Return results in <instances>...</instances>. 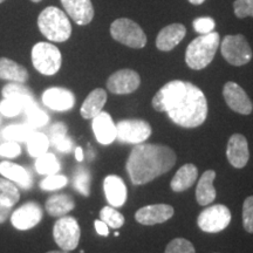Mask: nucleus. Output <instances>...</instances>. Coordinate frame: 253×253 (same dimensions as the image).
Wrapping results in <instances>:
<instances>
[{
	"label": "nucleus",
	"mask_w": 253,
	"mask_h": 253,
	"mask_svg": "<svg viewBox=\"0 0 253 253\" xmlns=\"http://www.w3.org/2000/svg\"><path fill=\"white\" fill-rule=\"evenodd\" d=\"M36 170L40 175H54L60 170V163L55 155L45 153L37 158Z\"/></svg>",
	"instance_id": "obj_32"
},
{
	"label": "nucleus",
	"mask_w": 253,
	"mask_h": 253,
	"mask_svg": "<svg viewBox=\"0 0 253 253\" xmlns=\"http://www.w3.org/2000/svg\"><path fill=\"white\" fill-rule=\"evenodd\" d=\"M9 214H11V208L0 203V224L5 223L9 217Z\"/></svg>",
	"instance_id": "obj_46"
},
{
	"label": "nucleus",
	"mask_w": 253,
	"mask_h": 253,
	"mask_svg": "<svg viewBox=\"0 0 253 253\" xmlns=\"http://www.w3.org/2000/svg\"><path fill=\"white\" fill-rule=\"evenodd\" d=\"M164 253H196V250L188 239L175 238L167 245Z\"/></svg>",
	"instance_id": "obj_35"
},
{
	"label": "nucleus",
	"mask_w": 253,
	"mask_h": 253,
	"mask_svg": "<svg viewBox=\"0 0 253 253\" xmlns=\"http://www.w3.org/2000/svg\"><path fill=\"white\" fill-rule=\"evenodd\" d=\"M153 129L144 120H122L116 125V138L128 144L143 143L150 137Z\"/></svg>",
	"instance_id": "obj_9"
},
{
	"label": "nucleus",
	"mask_w": 253,
	"mask_h": 253,
	"mask_svg": "<svg viewBox=\"0 0 253 253\" xmlns=\"http://www.w3.org/2000/svg\"><path fill=\"white\" fill-rule=\"evenodd\" d=\"M233 8H235V14L237 18H253V0H236L233 2Z\"/></svg>",
	"instance_id": "obj_40"
},
{
	"label": "nucleus",
	"mask_w": 253,
	"mask_h": 253,
	"mask_svg": "<svg viewBox=\"0 0 253 253\" xmlns=\"http://www.w3.org/2000/svg\"><path fill=\"white\" fill-rule=\"evenodd\" d=\"M177 156L167 145L140 143L131 150L126 163L129 178L134 185H143L171 170Z\"/></svg>",
	"instance_id": "obj_1"
},
{
	"label": "nucleus",
	"mask_w": 253,
	"mask_h": 253,
	"mask_svg": "<svg viewBox=\"0 0 253 253\" xmlns=\"http://www.w3.org/2000/svg\"><path fill=\"white\" fill-rule=\"evenodd\" d=\"M218 46H219V34L214 31L196 38L186 48V65L195 71L205 68L213 60Z\"/></svg>",
	"instance_id": "obj_3"
},
{
	"label": "nucleus",
	"mask_w": 253,
	"mask_h": 253,
	"mask_svg": "<svg viewBox=\"0 0 253 253\" xmlns=\"http://www.w3.org/2000/svg\"><path fill=\"white\" fill-rule=\"evenodd\" d=\"M32 1H33V2H39V1H41V0H32Z\"/></svg>",
	"instance_id": "obj_50"
},
{
	"label": "nucleus",
	"mask_w": 253,
	"mask_h": 253,
	"mask_svg": "<svg viewBox=\"0 0 253 253\" xmlns=\"http://www.w3.org/2000/svg\"><path fill=\"white\" fill-rule=\"evenodd\" d=\"M141 78L132 69H120L112 74L107 81V88L116 95L131 94L140 87Z\"/></svg>",
	"instance_id": "obj_12"
},
{
	"label": "nucleus",
	"mask_w": 253,
	"mask_h": 253,
	"mask_svg": "<svg viewBox=\"0 0 253 253\" xmlns=\"http://www.w3.org/2000/svg\"><path fill=\"white\" fill-rule=\"evenodd\" d=\"M75 158H77L78 162H82L84 158V150H82L81 147H78L77 149H75Z\"/></svg>",
	"instance_id": "obj_47"
},
{
	"label": "nucleus",
	"mask_w": 253,
	"mask_h": 253,
	"mask_svg": "<svg viewBox=\"0 0 253 253\" xmlns=\"http://www.w3.org/2000/svg\"><path fill=\"white\" fill-rule=\"evenodd\" d=\"M0 79L11 82L26 84L28 81V72L24 66L7 58H0Z\"/></svg>",
	"instance_id": "obj_27"
},
{
	"label": "nucleus",
	"mask_w": 253,
	"mask_h": 253,
	"mask_svg": "<svg viewBox=\"0 0 253 253\" xmlns=\"http://www.w3.org/2000/svg\"><path fill=\"white\" fill-rule=\"evenodd\" d=\"M63 8L78 25L84 26L94 18V7L90 0H61Z\"/></svg>",
	"instance_id": "obj_19"
},
{
	"label": "nucleus",
	"mask_w": 253,
	"mask_h": 253,
	"mask_svg": "<svg viewBox=\"0 0 253 253\" xmlns=\"http://www.w3.org/2000/svg\"><path fill=\"white\" fill-rule=\"evenodd\" d=\"M192 25H194L195 31L197 32V33L201 34V36L211 33V32L214 31V27H216V23H214L213 19L210 17H203V18L195 19Z\"/></svg>",
	"instance_id": "obj_41"
},
{
	"label": "nucleus",
	"mask_w": 253,
	"mask_h": 253,
	"mask_svg": "<svg viewBox=\"0 0 253 253\" xmlns=\"http://www.w3.org/2000/svg\"><path fill=\"white\" fill-rule=\"evenodd\" d=\"M94 225H95V230H96V232L99 233L100 236L107 237L109 235V227L106 223H104V221H102L101 219L95 220Z\"/></svg>",
	"instance_id": "obj_45"
},
{
	"label": "nucleus",
	"mask_w": 253,
	"mask_h": 253,
	"mask_svg": "<svg viewBox=\"0 0 253 253\" xmlns=\"http://www.w3.org/2000/svg\"><path fill=\"white\" fill-rule=\"evenodd\" d=\"M27 150L32 157L38 158L41 155L47 153L49 148L48 136L42 132L34 131L30 138L27 140Z\"/></svg>",
	"instance_id": "obj_30"
},
{
	"label": "nucleus",
	"mask_w": 253,
	"mask_h": 253,
	"mask_svg": "<svg viewBox=\"0 0 253 253\" xmlns=\"http://www.w3.org/2000/svg\"><path fill=\"white\" fill-rule=\"evenodd\" d=\"M90 184H91V176L90 172L84 168H79L77 171L73 175V185L80 192L81 195L88 196L90 195Z\"/></svg>",
	"instance_id": "obj_33"
},
{
	"label": "nucleus",
	"mask_w": 253,
	"mask_h": 253,
	"mask_svg": "<svg viewBox=\"0 0 253 253\" xmlns=\"http://www.w3.org/2000/svg\"><path fill=\"white\" fill-rule=\"evenodd\" d=\"M223 96L227 106L233 112L242 114V115H250L253 110L252 101L239 84L236 82H226L223 88Z\"/></svg>",
	"instance_id": "obj_13"
},
{
	"label": "nucleus",
	"mask_w": 253,
	"mask_h": 253,
	"mask_svg": "<svg viewBox=\"0 0 253 253\" xmlns=\"http://www.w3.org/2000/svg\"><path fill=\"white\" fill-rule=\"evenodd\" d=\"M198 178V169L195 164L186 163L178 169V171L172 177L171 190L175 192H183L195 184Z\"/></svg>",
	"instance_id": "obj_26"
},
{
	"label": "nucleus",
	"mask_w": 253,
	"mask_h": 253,
	"mask_svg": "<svg viewBox=\"0 0 253 253\" xmlns=\"http://www.w3.org/2000/svg\"><path fill=\"white\" fill-rule=\"evenodd\" d=\"M231 221L229 208L223 204L211 205L204 209L197 218L199 229L208 233H218L225 230Z\"/></svg>",
	"instance_id": "obj_10"
},
{
	"label": "nucleus",
	"mask_w": 253,
	"mask_h": 253,
	"mask_svg": "<svg viewBox=\"0 0 253 253\" xmlns=\"http://www.w3.org/2000/svg\"><path fill=\"white\" fill-rule=\"evenodd\" d=\"M5 1V0H0V4H1V2H4Z\"/></svg>",
	"instance_id": "obj_51"
},
{
	"label": "nucleus",
	"mask_w": 253,
	"mask_h": 253,
	"mask_svg": "<svg viewBox=\"0 0 253 253\" xmlns=\"http://www.w3.org/2000/svg\"><path fill=\"white\" fill-rule=\"evenodd\" d=\"M214 179H216L214 170H207L199 178L197 189H196V199L202 207H207L216 199L217 191L213 186Z\"/></svg>",
	"instance_id": "obj_24"
},
{
	"label": "nucleus",
	"mask_w": 253,
	"mask_h": 253,
	"mask_svg": "<svg viewBox=\"0 0 253 253\" xmlns=\"http://www.w3.org/2000/svg\"><path fill=\"white\" fill-rule=\"evenodd\" d=\"M220 52L223 58L230 65L244 66L249 63L252 59V49L250 47L248 40L242 34L237 36H226L221 41Z\"/></svg>",
	"instance_id": "obj_7"
},
{
	"label": "nucleus",
	"mask_w": 253,
	"mask_h": 253,
	"mask_svg": "<svg viewBox=\"0 0 253 253\" xmlns=\"http://www.w3.org/2000/svg\"><path fill=\"white\" fill-rule=\"evenodd\" d=\"M26 118H27V125L33 126V128H37V126H43L49 121L48 115H47L43 110L38 108V106L26 112Z\"/></svg>",
	"instance_id": "obj_37"
},
{
	"label": "nucleus",
	"mask_w": 253,
	"mask_h": 253,
	"mask_svg": "<svg viewBox=\"0 0 253 253\" xmlns=\"http://www.w3.org/2000/svg\"><path fill=\"white\" fill-rule=\"evenodd\" d=\"M173 216V208L168 204H153L138 209L135 219L142 225H156L169 220Z\"/></svg>",
	"instance_id": "obj_15"
},
{
	"label": "nucleus",
	"mask_w": 253,
	"mask_h": 253,
	"mask_svg": "<svg viewBox=\"0 0 253 253\" xmlns=\"http://www.w3.org/2000/svg\"><path fill=\"white\" fill-rule=\"evenodd\" d=\"M186 34V28L182 24H171L162 28L156 38V47L163 52L175 48Z\"/></svg>",
	"instance_id": "obj_22"
},
{
	"label": "nucleus",
	"mask_w": 253,
	"mask_h": 253,
	"mask_svg": "<svg viewBox=\"0 0 253 253\" xmlns=\"http://www.w3.org/2000/svg\"><path fill=\"white\" fill-rule=\"evenodd\" d=\"M38 26L47 39L54 42H63L72 34V25L67 15L54 6L46 7L38 18Z\"/></svg>",
	"instance_id": "obj_4"
},
{
	"label": "nucleus",
	"mask_w": 253,
	"mask_h": 253,
	"mask_svg": "<svg viewBox=\"0 0 253 253\" xmlns=\"http://www.w3.org/2000/svg\"><path fill=\"white\" fill-rule=\"evenodd\" d=\"M107 102V93L102 88H96L90 91L82 103L80 114L84 119L93 120L95 116L102 112L104 104Z\"/></svg>",
	"instance_id": "obj_25"
},
{
	"label": "nucleus",
	"mask_w": 253,
	"mask_h": 253,
	"mask_svg": "<svg viewBox=\"0 0 253 253\" xmlns=\"http://www.w3.org/2000/svg\"><path fill=\"white\" fill-rule=\"evenodd\" d=\"M36 131L33 126L30 125H21V126H8L2 130V136L7 141L12 142H27L32 134Z\"/></svg>",
	"instance_id": "obj_31"
},
{
	"label": "nucleus",
	"mask_w": 253,
	"mask_h": 253,
	"mask_svg": "<svg viewBox=\"0 0 253 253\" xmlns=\"http://www.w3.org/2000/svg\"><path fill=\"white\" fill-rule=\"evenodd\" d=\"M113 39L131 48H143L147 45V36L135 21L128 18L116 19L110 26Z\"/></svg>",
	"instance_id": "obj_6"
},
{
	"label": "nucleus",
	"mask_w": 253,
	"mask_h": 253,
	"mask_svg": "<svg viewBox=\"0 0 253 253\" xmlns=\"http://www.w3.org/2000/svg\"><path fill=\"white\" fill-rule=\"evenodd\" d=\"M243 226L246 232L253 233V196H250L243 204Z\"/></svg>",
	"instance_id": "obj_38"
},
{
	"label": "nucleus",
	"mask_w": 253,
	"mask_h": 253,
	"mask_svg": "<svg viewBox=\"0 0 253 253\" xmlns=\"http://www.w3.org/2000/svg\"><path fill=\"white\" fill-rule=\"evenodd\" d=\"M47 253H69V251H65V250H61V251H49Z\"/></svg>",
	"instance_id": "obj_49"
},
{
	"label": "nucleus",
	"mask_w": 253,
	"mask_h": 253,
	"mask_svg": "<svg viewBox=\"0 0 253 253\" xmlns=\"http://www.w3.org/2000/svg\"><path fill=\"white\" fill-rule=\"evenodd\" d=\"M100 219L104 221L108 227H113V229H120V227L123 226L126 221L125 216L121 212H119L112 205L101 209Z\"/></svg>",
	"instance_id": "obj_34"
},
{
	"label": "nucleus",
	"mask_w": 253,
	"mask_h": 253,
	"mask_svg": "<svg viewBox=\"0 0 253 253\" xmlns=\"http://www.w3.org/2000/svg\"><path fill=\"white\" fill-rule=\"evenodd\" d=\"M32 62L38 72L50 77L56 74L61 67V53L52 43L38 42L32 48Z\"/></svg>",
	"instance_id": "obj_5"
},
{
	"label": "nucleus",
	"mask_w": 253,
	"mask_h": 253,
	"mask_svg": "<svg viewBox=\"0 0 253 253\" xmlns=\"http://www.w3.org/2000/svg\"><path fill=\"white\" fill-rule=\"evenodd\" d=\"M186 89V82L181 80H173L168 82L167 84L161 88L160 90L155 94L151 101L154 109L156 112L168 113L176 101L182 96Z\"/></svg>",
	"instance_id": "obj_11"
},
{
	"label": "nucleus",
	"mask_w": 253,
	"mask_h": 253,
	"mask_svg": "<svg viewBox=\"0 0 253 253\" xmlns=\"http://www.w3.org/2000/svg\"><path fill=\"white\" fill-rule=\"evenodd\" d=\"M1 94L4 99H13L17 101L23 108L24 113L28 112V110L37 106L32 90L28 87L24 86V84H20V82L7 84L2 88Z\"/></svg>",
	"instance_id": "obj_21"
},
{
	"label": "nucleus",
	"mask_w": 253,
	"mask_h": 253,
	"mask_svg": "<svg viewBox=\"0 0 253 253\" xmlns=\"http://www.w3.org/2000/svg\"><path fill=\"white\" fill-rule=\"evenodd\" d=\"M226 157L230 164L237 169H242L250 160L249 143L244 135L233 134L227 142Z\"/></svg>",
	"instance_id": "obj_16"
},
{
	"label": "nucleus",
	"mask_w": 253,
	"mask_h": 253,
	"mask_svg": "<svg viewBox=\"0 0 253 253\" xmlns=\"http://www.w3.org/2000/svg\"><path fill=\"white\" fill-rule=\"evenodd\" d=\"M75 208V202L72 196L66 194L53 195L46 201L45 209L52 217H63Z\"/></svg>",
	"instance_id": "obj_28"
},
{
	"label": "nucleus",
	"mask_w": 253,
	"mask_h": 253,
	"mask_svg": "<svg viewBox=\"0 0 253 253\" xmlns=\"http://www.w3.org/2000/svg\"><path fill=\"white\" fill-rule=\"evenodd\" d=\"M0 113L6 118H14V116L23 113V108L15 100L4 99L0 102Z\"/></svg>",
	"instance_id": "obj_39"
},
{
	"label": "nucleus",
	"mask_w": 253,
	"mask_h": 253,
	"mask_svg": "<svg viewBox=\"0 0 253 253\" xmlns=\"http://www.w3.org/2000/svg\"><path fill=\"white\" fill-rule=\"evenodd\" d=\"M54 147L59 151H61V153H71V150L73 149V141L68 137V136H65V137L61 138Z\"/></svg>",
	"instance_id": "obj_44"
},
{
	"label": "nucleus",
	"mask_w": 253,
	"mask_h": 253,
	"mask_svg": "<svg viewBox=\"0 0 253 253\" xmlns=\"http://www.w3.org/2000/svg\"><path fill=\"white\" fill-rule=\"evenodd\" d=\"M20 199V192L13 182L7 178H0V203L12 208Z\"/></svg>",
	"instance_id": "obj_29"
},
{
	"label": "nucleus",
	"mask_w": 253,
	"mask_h": 253,
	"mask_svg": "<svg viewBox=\"0 0 253 253\" xmlns=\"http://www.w3.org/2000/svg\"><path fill=\"white\" fill-rule=\"evenodd\" d=\"M67 126L62 122H58L55 125H53L49 129V134H48V140H49V144L55 145L58 142L61 140V138L67 136Z\"/></svg>",
	"instance_id": "obj_42"
},
{
	"label": "nucleus",
	"mask_w": 253,
	"mask_h": 253,
	"mask_svg": "<svg viewBox=\"0 0 253 253\" xmlns=\"http://www.w3.org/2000/svg\"><path fill=\"white\" fill-rule=\"evenodd\" d=\"M42 219V209L38 203L28 202L17 209L11 216V223L17 230L33 229Z\"/></svg>",
	"instance_id": "obj_14"
},
{
	"label": "nucleus",
	"mask_w": 253,
	"mask_h": 253,
	"mask_svg": "<svg viewBox=\"0 0 253 253\" xmlns=\"http://www.w3.org/2000/svg\"><path fill=\"white\" fill-rule=\"evenodd\" d=\"M68 179L66 176L62 175H49L47 176L45 179L40 182V188L43 190V191H53V190L61 189L63 186L67 185Z\"/></svg>",
	"instance_id": "obj_36"
},
{
	"label": "nucleus",
	"mask_w": 253,
	"mask_h": 253,
	"mask_svg": "<svg viewBox=\"0 0 253 253\" xmlns=\"http://www.w3.org/2000/svg\"><path fill=\"white\" fill-rule=\"evenodd\" d=\"M175 125L182 128H197L208 116V101L203 91L191 82H186L184 94L167 113Z\"/></svg>",
	"instance_id": "obj_2"
},
{
	"label": "nucleus",
	"mask_w": 253,
	"mask_h": 253,
	"mask_svg": "<svg viewBox=\"0 0 253 253\" xmlns=\"http://www.w3.org/2000/svg\"><path fill=\"white\" fill-rule=\"evenodd\" d=\"M103 190L108 203L114 208H121L126 202V186L121 177L109 175L103 181Z\"/></svg>",
	"instance_id": "obj_20"
},
{
	"label": "nucleus",
	"mask_w": 253,
	"mask_h": 253,
	"mask_svg": "<svg viewBox=\"0 0 253 253\" xmlns=\"http://www.w3.org/2000/svg\"><path fill=\"white\" fill-rule=\"evenodd\" d=\"M53 237L56 245L65 251H73L80 243L81 230L74 217L63 216L55 221L53 227Z\"/></svg>",
	"instance_id": "obj_8"
},
{
	"label": "nucleus",
	"mask_w": 253,
	"mask_h": 253,
	"mask_svg": "<svg viewBox=\"0 0 253 253\" xmlns=\"http://www.w3.org/2000/svg\"><path fill=\"white\" fill-rule=\"evenodd\" d=\"M42 102L49 109L55 112H66L74 107L75 96L66 88L53 87L43 91Z\"/></svg>",
	"instance_id": "obj_17"
},
{
	"label": "nucleus",
	"mask_w": 253,
	"mask_h": 253,
	"mask_svg": "<svg viewBox=\"0 0 253 253\" xmlns=\"http://www.w3.org/2000/svg\"><path fill=\"white\" fill-rule=\"evenodd\" d=\"M189 1L194 5H201V4H203L205 0H189Z\"/></svg>",
	"instance_id": "obj_48"
},
{
	"label": "nucleus",
	"mask_w": 253,
	"mask_h": 253,
	"mask_svg": "<svg viewBox=\"0 0 253 253\" xmlns=\"http://www.w3.org/2000/svg\"><path fill=\"white\" fill-rule=\"evenodd\" d=\"M21 154V148L17 142L8 141L6 143L0 145V156L7 157V158H14L18 157Z\"/></svg>",
	"instance_id": "obj_43"
},
{
	"label": "nucleus",
	"mask_w": 253,
	"mask_h": 253,
	"mask_svg": "<svg viewBox=\"0 0 253 253\" xmlns=\"http://www.w3.org/2000/svg\"><path fill=\"white\" fill-rule=\"evenodd\" d=\"M93 131L100 144L108 145L116 140V125L107 112H101L93 119Z\"/></svg>",
	"instance_id": "obj_18"
},
{
	"label": "nucleus",
	"mask_w": 253,
	"mask_h": 253,
	"mask_svg": "<svg viewBox=\"0 0 253 253\" xmlns=\"http://www.w3.org/2000/svg\"><path fill=\"white\" fill-rule=\"evenodd\" d=\"M0 175H2L5 178L9 179V181L15 183V184H18L20 188L25 190L31 189L32 184H33L30 172L24 167L7 162V161L0 162Z\"/></svg>",
	"instance_id": "obj_23"
}]
</instances>
